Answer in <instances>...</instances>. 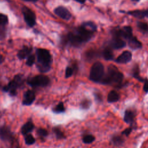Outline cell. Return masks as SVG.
<instances>
[{
  "instance_id": "1",
  "label": "cell",
  "mask_w": 148,
  "mask_h": 148,
  "mask_svg": "<svg viewBox=\"0 0 148 148\" xmlns=\"http://www.w3.org/2000/svg\"><path fill=\"white\" fill-rule=\"evenodd\" d=\"M96 29L97 26L94 23L84 22L74 31L66 35V41L73 46H79L83 43L90 40Z\"/></svg>"
},
{
  "instance_id": "2",
  "label": "cell",
  "mask_w": 148,
  "mask_h": 148,
  "mask_svg": "<svg viewBox=\"0 0 148 148\" xmlns=\"http://www.w3.org/2000/svg\"><path fill=\"white\" fill-rule=\"evenodd\" d=\"M36 53L37 56L36 66L38 70L42 73L49 71L52 62L50 51L45 49H38Z\"/></svg>"
},
{
  "instance_id": "3",
  "label": "cell",
  "mask_w": 148,
  "mask_h": 148,
  "mask_svg": "<svg viewBox=\"0 0 148 148\" xmlns=\"http://www.w3.org/2000/svg\"><path fill=\"white\" fill-rule=\"evenodd\" d=\"M123 79V75L119 71L117 68L110 65L108 68V72L104 75L100 83L102 84H111V83H120Z\"/></svg>"
},
{
  "instance_id": "4",
  "label": "cell",
  "mask_w": 148,
  "mask_h": 148,
  "mask_svg": "<svg viewBox=\"0 0 148 148\" xmlns=\"http://www.w3.org/2000/svg\"><path fill=\"white\" fill-rule=\"evenodd\" d=\"M104 75V67L100 62H95L91 68L90 72V79L96 83H100Z\"/></svg>"
},
{
  "instance_id": "5",
  "label": "cell",
  "mask_w": 148,
  "mask_h": 148,
  "mask_svg": "<svg viewBox=\"0 0 148 148\" xmlns=\"http://www.w3.org/2000/svg\"><path fill=\"white\" fill-rule=\"evenodd\" d=\"M24 78L21 75H17L9 83L3 87V90L9 92L12 96H15L17 94V89L24 83Z\"/></svg>"
},
{
  "instance_id": "6",
  "label": "cell",
  "mask_w": 148,
  "mask_h": 148,
  "mask_svg": "<svg viewBox=\"0 0 148 148\" xmlns=\"http://www.w3.org/2000/svg\"><path fill=\"white\" fill-rule=\"evenodd\" d=\"M50 83L49 78L43 75H39L27 80V83L31 87H46Z\"/></svg>"
},
{
  "instance_id": "7",
  "label": "cell",
  "mask_w": 148,
  "mask_h": 148,
  "mask_svg": "<svg viewBox=\"0 0 148 148\" xmlns=\"http://www.w3.org/2000/svg\"><path fill=\"white\" fill-rule=\"evenodd\" d=\"M21 12L26 24L29 27H33L36 24V16L34 11L27 6H23L21 8Z\"/></svg>"
},
{
  "instance_id": "8",
  "label": "cell",
  "mask_w": 148,
  "mask_h": 148,
  "mask_svg": "<svg viewBox=\"0 0 148 148\" xmlns=\"http://www.w3.org/2000/svg\"><path fill=\"white\" fill-rule=\"evenodd\" d=\"M54 12L57 16L64 20H69L72 17V14L69 10L63 6H59L56 8Z\"/></svg>"
},
{
  "instance_id": "9",
  "label": "cell",
  "mask_w": 148,
  "mask_h": 148,
  "mask_svg": "<svg viewBox=\"0 0 148 148\" xmlns=\"http://www.w3.org/2000/svg\"><path fill=\"white\" fill-rule=\"evenodd\" d=\"M13 138V135L10 128L7 126L0 127V139L3 141H10Z\"/></svg>"
},
{
  "instance_id": "10",
  "label": "cell",
  "mask_w": 148,
  "mask_h": 148,
  "mask_svg": "<svg viewBox=\"0 0 148 148\" xmlns=\"http://www.w3.org/2000/svg\"><path fill=\"white\" fill-rule=\"evenodd\" d=\"M35 99V94L32 90H29L27 91L23 96V104L24 105H31Z\"/></svg>"
},
{
  "instance_id": "11",
  "label": "cell",
  "mask_w": 148,
  "mask_h": 148,
  "mask_svg": "<svg viewBox=\"0 0 148 148\" xmlns=\"http://www.w3.org/2000/svg\"><path fill=\"white\" fill-rule=\"evenodd\" d=\"M132 58V54L129 51H124L116 60L117 63L125 64L130 62Z\"/></svg>"
},
{
  "instance_id": "12",
  "label": "cell",
  "mask_w": 148,
  "mask_h": 148,
  "mask_svg": "<svg viewBox=\"0 0 148 148\" xmlns=\"http://www.w3.org/2000/svg\"><path fill=\"white\" fill-rule=\"evenodd\" d=\"M110 46L114 49H120L125 46V42L120 37H113L110 42Z\"/></svg>"
},
{
  "instance_id": "13",
  "label": "cell",
  "mask_w": 148,
  "mask_h": 148,
  "mask_svg": "<svg viewBox=\"0 0 148 148\" xmlns=\"http://www.w3.org/2000/svg\"><path fill=\"white\" fill-rule=\"evenodd\" d=\"M32 47L28 46H24L17 53V57L20 60H23L28 57L32 51Z\"/></svg>"
},
{
  "instance_id": "14",
  "label": "cell",
  "mask_w": 148,
  "mask_h": 148,
  "mask_svg": "<svg viewBox=\"0 0 148 148\" xmlns=\"http://www.w3.org/2000/svg\"><path fill=\"white\" fill-rule=\"evenodd\" d=\"M128 42L129 47L133 50L140 49L142 46L141 42L134 36H132L129 39H128Z\"/></svg>"
},
{
  "instance_id": "15",
  "label": "cell",
  "mask_w": 148,
  "mask_h": 148,
  "mask_svg": "<svg viewBox=\"0 0 148 148\" xmlns=\"http://www.w3.org/2000/svg\"><path fill=\"white\" fill-rule=\"evenodd\" d=\"M34 128V125L31 121H29L24 124L21 128V132L23 135H26L30 133Z\"/></svg>"
},
{
  "instance_id": "16",
  "label": "cell",
  "mask_w": 148,
  "mask_h": 148,
  "mask_svg": "<svg viewBox=\"0 0 148 148\" xmlns=\"http://www.w3.org/2000/svg\"><path fill=\"white\" fill-rule=\"evenodd\" d=\"M129 14L135 17H136L138 18H142L145 17H148V10H136L130 12Z\"/></svg>"
},
{
  "instance_id": "17",
  "label": "cell",
  "mask_w": 148,
  "mask_h": 148,
  "mask_svg": "<svg viewBox=\"0 0 148 148\" xmlns=\"http://www.w3.org/2000/svg\"><path fill=\"white\" fill-rule=\"evenodd\" d=\"M135 117L134 113L130 110H127L125 112L124 120L125 123L128 124H131L134 121Z\"/></svg>"
},
{
  "instance_id": "18",
  "label": "cell",
  "mask_w": 148,
  "mask_h": 148,
  "mask_svg": "<svg viewBox=\"0 0 148 148\" xmlns=\"http://www.w3.org/2000/svg\"><path fill=\"white\" fill-rule=\"evenodd\" d=\"M119 99V95L116 91L112 90L109 92L107 98V100L108 102L109 103L115 102H117Z\"/></svg>"
},
{
  "instance_id": "19",
  "label": "cell",
  "mask_w": 148,
  "mask_h": 148,
  "mask_svg": "<svg viewBox=\"0 0 148 148\" xmlns=\"http://www.w3.org/2000/svg\"><path fill=\"white\" fill-rule=\"evenodd\" d=\"M102 56L105 60H111L113 59V52L110 49L107 47L102 52Z\"/></svg>"
},
{
  "instance_id": "20",
  "label": "cell",
  "mask_w": 148,
  "mask_h": 148,
  "mask_svg": "<svg viewBox=\"0 0 148 148\" xmlns=\"http://www.w3.org/2000/svg\"><path fill=\"white\" fill-rule=\"evenodd\" d=\"M35 142V139L31 134H27L25 137V143L27 145H33Z\"/></svg>"
},
{
  "instance_id": "21",
  "label": "cell",
  "mask_w": 148,
  "mask_h": 148,
  "mask_svg": "<svg viewBox=\"0 0 148 148\" xmlns=\"http://www.w3.org/2000/svg\"><path fill=\"white\" fill-rule=\"evenodd\" d=\"M53 111L55 113H59L65 111V108L64 106V103L62 102H60L53 109Z\"/></svg>"
},
{
  "instance_id": "22",
  "label": "cell",
  "mask_w": 148,
  "mask_h": 148,
  "mask_svg": "<svg viewBox=\"0 0 148 148\" xmlns=\"http://www.w3.org/2000/svg\"><path fill=\"white\" fill-rule=\"evenodd\" d=\"M8 23V17L4 14L0 13V26L4 27Z\"/></svg>"
},
{
  "instance_id": "23",
  "label": "cell",
  "mask_w": 148,
  "mask_h": 148,
  "mask_svg": "<svg viewBox=\"0 0 148 148\" xmlns=\"http://www.w3.org/2000/svg\"><path fill=\"white\" fill-rule=\"evenodd\" d=\"M138 27L143 32H146L148 31V25L144 22L138 23Z\"/></svg>"
},
{
  "instance_id": "24",
  "label": "cell",
  "mask_w": 148,
  "mask_h": 148,
  "mask_svg": "<svg viewBox=\"0 0 148 148\" xmlns=\"http://www.w3.org/2000/svg\"><path fill=\"white\" fill-rule=\"evenodd\" d=\"M94 140H95L94 136L91 135H87L83 138V142L84 143H87V144L92 143Z\"/></svg>"
},
{
  "instance_id": "25",
  "label": "cell",
  "mask_w": 148,
  "mask_h": 148,
  "mask_svg": "<svg viewBox=\"0 0 148 148\" xmlns=\"http://www.w3.org/2000/svg\"><path fill=\"white\" fill-rule=\"evenodd\" d=\"M35 56L33 54H31V55L29 54L28 56V58L26 61V64L28 66H32L35 63Z\"/></svg>"
},
{
  "instance_id": "26",
  "label": "cell",
  "mask_w": 148,
  "mask_h": 148,
  "mask_svg": "<svg viewBox=\"0 0 148 148\" xmlns=\"http://www.w3.org/2000/svg\"><path fill=\"white\" fill-rule=\"evenodd\" d=\"M133 76L135 78H136V79H138L140 82H144L145 81V79H143L142 77H141L139 76V72L138 68H135L134 69V70H133Z\"/></svg>"
},
{
  "instance_id": "27",
  "label": "cell",
  "mask_w": 148,
  "mask_h": 148,
  "mask_svg": "<svg viewBox=\"0 0 148 148\" xmlns=\"http://www.w3.org/2000/svg\"><path fill=\"white\" fill-rule=\"evenodd\" d=\"M53 131L56 134V136L57 139H61L64 138V134L61 131V130L58 128H54L53 129Z\"/></svg>"
},
{
  "instance_id": "28",
  "label": "cell",
  "mask_w": 148,
  "mask_h": 148,
  "mask_svg": "<svg viewBox=\"0 0 148 148\" xmlns=\"http://www.w3.org/2000/svg\"><path fill=\"white\" fill-rule=\"evenodd\" d=\"M123 141V139L120 136H114L112 138V142L116 145H120L122 144Z\"/></svg>"
},
{
  "instance_id": "29",
  "label": "cell",
  "mask_w": 148,
  "mask_h": 148,
  "mask_svg": "<svg viewBox=\"0 0 148 148\" xmlns=\"http://www.w3.org/2000/svg\"><path fill=\"white\" fill-rule=\"evenodd\" d=\"M73 69L72 67H70V66L66 67L65 70V77L68 78L71 77L73 75Z\"/></svg>"
},
{
  "instance_id": "30",
  "label": "cell",
  "mask_w": 148,
  "mask_h": 148,
  "mask_svg": "<svg viewBox=\"0 0 148 148\" xmlns=\"http://www.w3.org/2000/svg\"><path fill=\"white\" fill-rule=\"evenodd\" d=\"M37 133L41 136H46L48 135V132L46 130L43 128H39L37 130Z\"/></svg>"
},
{
  "instance_id": "31",
  "label": "cell",
  "mask_w": 148,
  "mask_h": 148,
  "mask_svg": "<svg viewBox=\"0 0 148 148\" xmlns=\"http://www.w3.org/2000/svg\"><path fill=\"white\" fill-rule=\"evenodd\" d=\"M89 106H90V101H88L85 100L84 101H83L82 103V108H83L84 109L88 108Z\"/></svg>"
},
{
  "instance_id": "32",
  "label": "cell",
  "mask_w": 148,
  "mask_h": 148,
  "mask_svg": "<svg viewBox=\"0 0 148 148\" xmlns=\"http://www.w3.org/2000/svg\"><path fill=\"white\" fill-rule=\"evenodd\" d=\"M131 131H132V129L131 128H128L126 130H125L123 132H122V134H124L126 136H128L131 133Z\"/></svg>"
},
{
  "instance_id": "33",
  "label": "cell",
  "mask_w": 148,
  "mask_h": 148,
  "mask_svg": "<svg viewBox=\"0 0 148 148\" xmlns=\"http://www.w3.org/2000/svg\"><path fill=\"white\" fill-rule=\"evenodd\" d=\"M143 90L145 92H148V80L147 79H145L144 81Z\"/></svg>"
},
{
  "instance_id": "34",
  "label": "cell",
  "mask_w": 148,
  "mask_h": 148,
  "mask_svg": "<svg viewBox=\"0 0 148 148\" xmlns=\"http://www.w3.org/2000/svg\"><path fill=\"white\" fill-rule=\"evenodd\" d=\"M76 2H77L78 3H84L86 0H74Z\"/></svg>"
},
{
  "instance_id": "35",
  "label": "cell",
  "mask_w": 148,
  "mask_h": 148,
  "mask_svg": "<svg viewBox=\"0 0 148 148\" xmlns=\"http://www.w3.org/2000/svg\"><path fill=\"white\" fill-rule=\"evenodd\" d=\"M24 1H26V2H34L35 3L36 2H37L38 0H23Z\"/></svg>"
},
{
  "instance_id": "36",
  "label": "cell",
  "mask_w": 148,
  "mask_h": 148,
  "mask_svg": "<svg viewBox=\"0 0 148 148\" xmlns=\"http://www.w3.org/2000/svg\"><path fill=\"white\" fill-rule=\"evenodd\" d=\"M3 60V56H2V55H1V54H0V64H1V63L2 62Z\"/></svg>"
},
{
  "instance_id": "37",
  "label": "cell",
  "mask_w": 148,
  "mask_h": 148,
  "mask_svg": "<svg viewBox=\"0 0 148 148\" xmlns=\"http://www.w3.org/2000/svg\"><path fill=\"white\" fill-rule=\"evenodd\" d=\"M133 1H136V2H138V1H139V0H133Z\"/></svg>"
}]
</instances>
